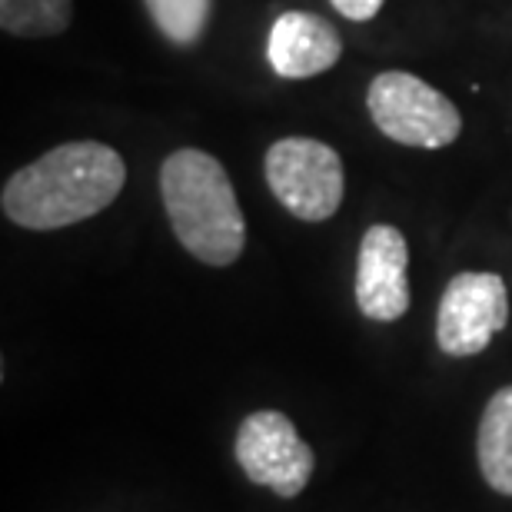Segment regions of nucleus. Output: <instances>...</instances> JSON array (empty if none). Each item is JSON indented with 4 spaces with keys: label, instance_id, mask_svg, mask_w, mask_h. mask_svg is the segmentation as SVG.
I'll use <instances>...</instances> for the list:
<instances>
[{
    "label": "nucleus",
    "instance_id": "3",
    "mask_svg": "<svg viewBox=\"0 0 512 512\" xmlns=\"http://www.w3.org/2000/svg\"><path fill=\"white\" fill-rule=\"evenodd\" d=\"M366 107L376 130L403 147L443 150L463 133V117L453 100L429 87L423 77L403 74V70H386L373 77L366 90Z\"/></svg>",
    "mask_w": 512,
    "mask_h": 512
},
{
    "label": "nucleus",
    "instance_id": "4",
    "mask_svg": "<svg viewBox=\"0 0 512 512\" xmlns=\"http://www.w3.org/2000/svg\"><path fill=\"white\" fill-rule=\"evenodd\" d=\"M266 183L283 210L296 220L323 223L343 203V160L330 143L313 137H283L266 150Z\"/></svg>",
    "mask_w": 512,
    "mask_h": 512
},
{
    "label": "nucleus",
    "instance_id": "8",
    "mask_svg": "<svg viewBox=\"0 0 512 512\" xmlns=\"http://www.w3.org/2000/svg\"><path fill=\"white\" fill-rule=\"evenodd\" d=\"M343 54V37L330 20L310 10H286L273 20L266 57L270 67L286 80L320 77Z\"/></svg>",
    "mask_w": 512,
    "mask_h": 512
},
{
    "label": "nucleus",
    "instance_id": "5",
    "mask_svg": "<svg viewBox=\"0 0 512 512\" xmlns=\"http://www.w3.org/2000/svg\"><path fill=\"white\" fill-rule=\"evenodd\" d=\"M233 453L253 486L273 489L280 499L300 496L316 463L313 449L303 443L290 416H283L280 409H256L243 419Z\"/></svg>",
    "mask_w": 512,
    "mask_h": 512
},
{
    "label": "nucleus",
    "instance_id": "7",
    "mask_svg": "<svg viewBox=\"0 0 512 512\" xmlns=\"http://www.w3.org/2000/svg\"><path fill=\"white\" fill-rule=\"evenodd\" d=\"M409 250L406 237L389 223L363 233L356 256V306L366 320L396 323L409 310Z\"/></svg>",
    "mask_w": 512,
    "mask_h": 512
},
{
    "label": "nucleus",
    "instance_id": "9",
    "mask_svg": "<svg viewBox=\"0 0 512 512\" xmlns=\"http://www.w3.org/2000/svg\"><path fill=\"white\" fill-rule=\"evenodd\" d=\"M483 479L499 496H512V386L496 389L483 409L476 436Z\"/></svg>",
    "mask_w": 512,
    "mask_h": 512
},
{
    "label": "nucleus",
    "instance_id": "1",
    "mask_svg": "<svg viewBox=\"0 0 512 512\" xmlns=\"http://www.w3.org/2000/svg\"><path fill=\"white\" fill-rule=\"evenodd\" d=\"M127 183L124 157L100 140H70L20 167L4 183L0 207L24 230H60L97 217Z\"/></svg>",
    "mask_w": 512,
    "mask_h": 512
},
{
    "label": "nucleus",
    "instance_id": "11",
    "mask_svg": "<svg viewBox=\"0 0 512 512\" xmlns=\"http://www.w3.org/2000/svg\"><path fill=\"white\" fill-rule=\"evenodd\" d=\"M150 20L170 44L193 47L207 34L213 0H143Z\"/></svg>",
    "mask_w": 512,
    "mask_h": 512
},
{
    "label": "nucleus",
    "instance_id": "12",
    "mask_svg": "<svg viewBox=\"0 0 512 512\" xmlns=\"http://www.w3.org/2000/svg\"><path fill=\"white\" fill-rule=\"evenodd\" d=\"M333 7L340 10L346 20H356V24H363V20H373L380 14L383 0H333Z\"/></svg>",
    "mask_w": 512,
    "mask_h": 512
},
{
    "label": "nucleus",
    "instance_id": "2",
    "mask_svg": "<svg viewBox=\"0 0 512 512\" xmlns=\"http://www.w3.org/2000/svg\"><path fill=\"white\" fill-rule=\"evenodd\" d=\"M160 197L173 237L207 266H230L247 247L237 190L217 157L183 147L160 167Z\"/></svg>",
    "mask_w": 512,
    "mask_h": 512
},
{
    "label": "nucleus",
    "instance_id": "10",
    "mask_svg": "<svg viewBox=\"0 0 512 512\" xmlns=\"http://www.w3.org/2000/svg\"><path fill=\"white\" fill-rule=\"evenodd\" d=\"M70 0H0V27L14 37H57L70 27Z\"/></svg>",
    "mask_w": 512,
    "mask_h": 512
},
{
    "label": "nucleus",
    "instance_id": "6",
    "mask_svg": "<svg viewBox=\"0 0 512 512\" xmlns=\"http://www.w3.org/2000/svg\"><path fill=\"white\" fill-rule=\"evenodd\" d=\"M509 323V290L499 273H456L436 313V343L449 356H476Z\"/></svg>",
    "mask_w": 512,
    "mask_h": 512
}]
</instances>
